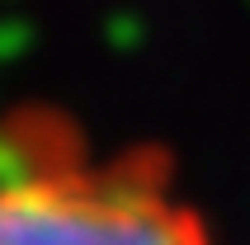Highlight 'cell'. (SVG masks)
I'll use <instances>...</instances> for the list:
<instances>
[{"instance_id":"1","label":"cell","mask_w":250,"mask_h":245,"mask_svg":"<svg viewBox=\"0 0 250 245\" xmlns=\"http://www.w3.org/2000/svg\"><path fill=\"white\" fill-rule=\"evenodd\" d=\"M0 245H203V231L142 175L38 165L0 179Z\"/></svg>"}]
</instances>
